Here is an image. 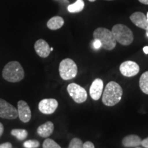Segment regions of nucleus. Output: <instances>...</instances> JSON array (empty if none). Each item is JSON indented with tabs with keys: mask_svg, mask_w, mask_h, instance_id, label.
Listing matches in <instances>:
<instances>
[{
	"mask_svg": "<svg viewBox=\"0 0 148 148\" xmlns=\"http://www.w3.org/2000/svg\"><path fill=\"white\" fill-rule=\"evenodd\" d=\"M143 51L145 54H148V46H145L143 47Z\"/></svg>",
	"mask_w": 148,
	"mask_h": 148,
	"instance_id": "c85d7f7f",
	"label": "nucleus"
},
{
	"mask_svg": "<svg viewBox=\"0 0 148 148\" xmlns=\"http://www.w3.org/2000/svg\"><path fill=\"white\" fill-rule=\"evenodd\" d=\"M146 17H147V21H148V12L147 13V16H146Z\"/></svg>",
	"mask_w": 148,
	"mask_h": 148,
	"instance_id": "473e14b6",
	"label": "nucleus"
},
{
	"mask_svg": "<svg viewBox=\"0 0 148 148\" xmlns=\"http://www.w3.org/2000/svg\"><path fill=\"white\" fill-rule=\"evenodd\" d=\"M58 106V102L53 98L43 99L38 103V110L45 114H51L56 110Z\"/></svg>",
	"mask_w": 148,
	"mask_h": 148,
	"instance_id": "1a4fd4ad",
	"label": "nucleus"
},
{
	"mask_svg": "<svg viewBox=\"0 0 148 148\" xmlns=\"http://www.w3.org/2000/svg\"><path fill=\"white\" fill-rule=\"evenodd\" d=\"M18 116L20 120L23 123H27L30 121L32 113L29 105L26 101L20 100L17 103Z\"/></svg>",
	"mask_w": 148,
	"mask_h": 148,
	"instance_id": "9d476101",
	"label": "nucleus"
},
{
	"mask_svg": "<svg viewBox=\"0 0 148 148\" xmlns=\"http://www.w3.org/2000/svg\"><path fill=\"white\" fill-rule=\"evenodd\" d=\"M84 8V2L83 0H77L73 4L68 5L67 10L71 13H76L81 12Z\"/></svg>",
	"mask_w": 148,
	"mask_h": 148,
	"instance_id": "f3484780",
	"label": "nucleus"
},
{
	"mask_svg": "<svg viewBox=\"0 0 148 148\" xmlns=\"http://www.w3.org/2000/svg\"><path fill=\"white\" fill-rule=\"evenodd\" d=\"M39 145L40 143L36 140H28L23 143V147L25 148H37Z\"/></svg>",
	"mask_w": 148,
	"mask_h": 148,
	"instance_id": "4be33fe9",
	"label": "nucleus"
},
{
	"mask_svg": "<svg viewBox=\"0 0 148 148\" xmlns=\"http://www.w3.org/2000/svg\"><path fill=\"white\" fill-rule=\"evenodd\" d=\"M111 32L116 41L122 45H130L134 40V35L132 30L123 24L114 25Z\"/></svg>",
	"mask_w": 148,
	"mask_h": 148,
	"instance_id": "7ed1b4c3",
	"label": "nucleus"
},
{
	"mask_svg": "<svg viewBox=\"0 0 148 148\" xmlns=\"http://www.w3.org/2000/svg\"><path fill=\"white\" fill-rule=\"evenodd\" d=\"M83 148H95V145L92 142L86 141L83 143Z\"/></svg>",
	"mask_w": 148,
	"mask_h": 148,
	"instance_id": "b1692460",
	"label": "nucleus"
},
{
	"mask_svg": "<svg viewBox=\"0 0 148 148\" xmlns=\"http://www.w3.org/2000/svg\"><path fill=\"white\" fill-rule=\"evenodd\" d=\"M10 133L12 136H15L17 139L20 140L25 139L28 135L27 131L24 129H13L11 130Z\"/></svg>",
	"mask_w": 148,
	"mask_h": 148,
	"instance_id": "6ab92c4d",
	"label": "nucleus"
},
{
	"mask_svg": "<svg viewBox=\"0 0 148 148\" xmlns=\"http://www.w3.org/2000/svg\"><path fill=\"white\" fill-rule=\"evenodd\" d=\"M145 30H146V35H147V36L148 38V28L147 29H145Z\"/></svg>",
	"mask_w": 148,
	"mask_h": 148,
	"instance_id": "c756f323",
	"label": "nucleus"
},
{
	"mask_svg": "<svg viewBox=\"0 0 148 148\" xmlns=\"http://www.w3.org/2000/svg\"><path fill=\"white\" fill-rule=\"evenodd\" d=\"M131 21L135 25L141 29H147L148 28V21L147 17L141 12H136L130 16Z\"/></svg>",
	"mask_w": 148,
	"mask_h": 148,
	"instance_id": "ddd939ff",
	"label": "nucleus"
},
{
	"mask_svg": "<svg viewBox=\"0 0 148 148\" xmlns=\"http://www.w3.org/2000/svg\"><path fill=\"white\" fill-rule=\"evenodd\" d=\"M119 71L123 75L130 77L137 75L140 71L138 64L134 61L127 60L122 62L119 66Z\"/></svg>",
	"mask_w": 148,
	"mask_h": 148,
	"instance_id": "6e6552de",
	"label": "nucleus"
},
{
	"mask_svg": "<svg viewBox=\"0 0 148 148\" xmlns=\"http://www.w3.org/2000/svg\"><path fill=\"white\" fill-rule=\"evenodd\" d=\"M123 95L121 86L114 81L106 84L102 92V102L106 106H113L121 101Z\"/></svg>",
	"mask_w": 148,
	"mask_h": 148,
	"instance_id": "f257e3e1",
	"label": "nucleus"
},
{
	"mask_svg": "<svg viewBox=\"0 0 148 148\" xmlns=\"http://www.w3.org/2000/svg\"><path fill=\"white\" fill-rule=\"evenodd\" d=\"M24 70L17 61H10L5 64L2 71L3 79L10 82H18L23 79Z\"/></svg>",
	"mask_w": 148,
	"mask_h": 148,
	"instance_id": "f03ea898",
	"label": "nucleus"
},
{
	"mask_svg": "<svg viewBox=\"0 0 148 148\" xmlns=\"http://www.w3.org/2000/svg\"><path fill=\"white\" fill-rule=\"evenodd\" d=\"M141 138L138 135H127L122 140V145L125 147H138L141 144Z\"/></svg>",
	"mask_w": 148,
	"mask_h": 148,
	"instance_id": "2eb2a0df",
	"label": "nucleus"
},
{
	"mask_svg": "<svg viewBox=\"0 0 148 148\" xmlns=\"http://www.w3.org/2000/svg\"><path fill=\"white\" fill-rule=\"evenodd\" d=\"M77 66L75 62L70 58L62 60L59 64V74L64 80H70L77 75Z\"/></svg>",
	"mask_w": 148,
	"mask_h": 148,
	"instance_id": "39448f33",
	"label": "nucleus"
},
{
	"mask_svg": "<svg viewBox=\"0 0 148 148\" xmlns=\"http://www.w3.org/2000/svg\"><path fill=\"white\" fill-rule=\"evenodd\" d=\"M92 45H93V47L95 48V49H99V48L101 47V42L99 41V40L97 39H94L93 42H92Z\"/></svg>",
	"mask_w": 148,
	"mask_h": 148,
	"instance_id": "5701e85b",
	"label": "nucleus"
},
{
	"mask_svg": "<svg viewBox=\"0 0 148 148\" xmlns=\"http://www.w3.org/2000/svg\"><path fill=\"white\" fill-rule=\"evenodd\" d=\"M50 50H51V51H53V47H51V48H50Z\"/></svg>",
	"mask_w": 148,
	"mask_h": 148,
	"instance_id": "2f4dec72",
	"label": "nucleus"
},
{
	"mask_svg": "<svg viewBox=\"0 0 148 148\" xmlns=\"http://www.w3.org/2000/svg\"><path fill=\"white\" fill-rule=\"evenodd\" d=\"M106 1H112V0H106Z\"/></svg>",
	"mask_w": 148,
	"mask_h": 148,
	"instance_id": "72a5a7b5",
	"label": "nucleus"
},
{
	"mask_svg": "<svg viewBox=\"0 0 148 148\" xmlns=\"http://www.w3.org/2000/svg\"><path fill=\"white\" fill-rule=\"evenodd\" d=\"M0 148H12V144L9 142H6V143H3L0 145Z\"/></svg>",
	"mask_w": 148,
	"mask_h": 148,
	"instance_id": "393cba45",
	"label": "nucleus"
},
{
	"mask_svg": "<svg viewBox=\"0 0 148 148\" xmlns=\"http://www.w3.org/2000/svg\"><path fill=\"white\" fill-rule=\"evenodd\" d=\"M94 39L99 40L101 43V47L106 50H112L116 47V41L113 34L108 29L98 27L93 32Z\"/></svg>",
	"mask_w": 148,
	"mask_h": 148,
	"instance_id": "20e7f679",
	"label": "nucleus"
},
{
	"mask_svg": "<svg viewBox=\"0 0 148 148\" xmlns=\"http://www.w3.org/2000/svg\"><path fill=\"white\" fill-rule=\"evenodd\" d=\"M103 90V80L100 78L95 79L92 82L90 86L89 93L90 97L93 100H99L102 95Z\"/></svg>",
	"mask_w": 148,
	"mask_h": 148,
	"instance_id": "9b49d317",
	"label": "nucleus"
},
{
	"mask_svg": "<svg viewBox=\"0 0 148 148\" xmlns=\"http://www.w3.org/2000/svg\"><path fill=\"white\" fill-rule=\"evenodd\" d=\"M139 86L144 93L148 95V71L141 75L139 79Z\"/></svg>",
	"mask_w": 148,
	"mask_h": 148,
	"instance_id": "a211bd4d",
	"label": "nucleus"
},
{
	"mask_svg": "<svg viewBox=\"0 0 148 148\" xmlns=\"http://www.w3.org/2000/svg\"><path fill=\"white\" fill-rule=\"evenodd\" d=\"M143 147L145 148H148V137L145 138V139L141 140V144H140Z\"/></svg>",
	"mask_w": 148,
	"mask_h": 148,
	"instance_id": "a878e982",
	"label": "nucleus"
},
{
	"mask_svg": "<svg viewBox=\"0 0 148 148\" xmlns=\"http://www.w3.org/2000/svg\"><path fill=\"white\" fill-rule=\"evenodd\" d=\"M17 116L18 112L15 107L0 98V117L6 119H15Z\"/></svg>",
	"mask_w": 148,
	"mask_h": 148,
	"instance_id": "0eeeda50",
	"label": "nucleus"
},
{
	"mask_svg": "<svg viewBox=\"0 0 148 148\" xmlns=\"http://www.w3.org/2000/svg\"><path fill=\"white\" fill-rule=\"evenodd\" d=\"M68 93L75 102L82 103L87 99V92L85 88L75 83H71L66 88Z\"/></svg>",
	"mask_w": 148,
	"mask_h": 148,
	"instance_id": "423d86ee",
	"label": "nucleus"
},
{
	"mask_svg": "<svg viewBox=\"0 0 148 148\" xmlns=\"http://www.w3.org/2000/svg\"><path fill=\"white\" fill-rule=\"evenodd\" d=\"M54 130V125L51 121H47L40 125L37 128V133L40 137L47 138L52 134Z\"/></svg>",
	"mask_w": 148,
	"mask_h": 148,
	"instance_id": "4468645a",
	"label": "nucleus"
},
{
	"mask_svg": "<svg viewBox=\"0 0 148 148\" xmlns=\"http://www.w3.org/2000/svg\"><path fill=\"white\" fill-rule=\"evenodd\" d=\"M3 130H4V127H3V125L2 123L0 122V137H1V135L3 134Z\"/></svg>",
	"mask_w": 148,
	"mask_h": 148,
	"instance_id": "bb28decb",
	"label": "nucleus"
},
{
	"mask_svg": "<svg viewBox=\"0 0 148 148\" xmlns=\"http://www.w3.org/2000/svg\"><path fill=\"white\" fill-rule=\"evenodd\" d=\"M89 1H91V2H93V1H95L96 0H88Z\"/></svg>",
	"mask_w": 148,
	"mask_h": 148,
	"instance_id": "7c9ffc66",
	"label": "nucleus"
},
{
	"mask_svg": "<svg viewBox=\"0 0 148 148\" xmlns=\"http://www.w3.org/2000/svg\"><path fill=\"white\" fill-rule=\"evenodd\" d=\"M64 19L61 16H55L51 18L47 23V26L49 29L51 30H56L63 26Z\"/></svg>",
	"mask_w": 148,
	"mask_h": 148,
	"instance_id": "dca6fc26",
	"label": "nucleus"
},
{
	"mask_svg": "<svg viewBox=\"0 0 148 148\" xmlns=\"http://www.w3.org/2000/svg\"><path fill=\"white\" fill-rule=\"evenodd\" d=\"M136 148H140V147H136Z\"/></svg>",
	"mask_w": 148,
	"mask_h": 148,
	"instance_id": "f704fd0d",
	"label": "nucleus"
},
{
	"mask_svg": "<svg viewBox=\"0 0 148 148\" xmlns=\"http://www.w3.org/2000/svg\"><path fill=\"white\" fill-rule=\"evenodd\" d=\"M34 49L40 58H47L50 54L51 50L49 44L43 39H38L34 44Z\"/></svg>",
	"mask_w": 148,
	"mask_h": 148,
	"instance_id": "f8f14e48",
	"label": "nucleus"
},
{
	"mask_svg": "<svg viewBox=\"0 0 148 148\" xmlns=\"http://www.w3.org/2000/svg\"><path fill=\"white\" fill-rule=\"evenodd\" d=\"M42 148H61V147L51 138H46L42 143Z\"/></svg>",
	"mask_w": 148,
	"mask_h": 148,
	"instance_id": "aec40b11",
	"label": "nucleus"
},
{
	"mask_svg": "<svg viewBox=\"0 0 148 148\" xmlns=\"http://www.w3.org/2000/svg\"><path fill=\"white\" fill-rule=\"evenodd\" d=\"M141 3H143L145 5H148V0H138Z\"/></svg>",
	"mask_w": 148,
	"mask_h": 148,
	"instance_id": "cd10ccee",
	"label": "nucleus"
},
{
	"mask_svg": "<svg viewBox=\"0 0 148 148\" xmlns=\"http://www.w3.org/2000/svg\"><path fill=\"white\" fill-rule=\"evenodd\" d=\"M68 148H83V143L82 140L78 138H72Z\"/></svg>",
	"mask_w": 148,
	"mask_h": 148,
	"instance_id": "412c9836",
	"label": "nucleus"
}]
</instances>
